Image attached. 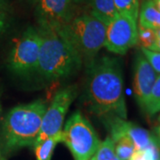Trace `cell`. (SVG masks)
I'll use <instances>...</instances> for the list:
<instances>
[{
	"label": "cell",
	"instance_id": "obj_6",
	"mask_svg": "<svg viewBox=\"0 0 160 160\" xmlns=\"http://www.w3.org/2000/svg\"><path fill=\"white\" fill-rule=\"evenodd\" d=\"M38 29L29 27L16 41L8 58V67L17 75H28L37 70L40 51Z\"/></svg>",
	"mask_w": 160,
	"mask_h": 160
},
{
	"label": "cell",
	"instance_id": "obj_11",
	"mask_svg": "<svg viewBox=\"0 0 160 160\" xmlns=\"http://www.w3.org/2000/svg\"><path fill=\"white\" fill-rule=\"evenodd\" d=\"M158 74L142 53H138L133 68V94L139 106L143 109Z\"/></svg>",
	"mask_w": 160,
	"mask_h": 160
},
{
	"label": "cell",
	"instance_id": "obj_10",
	"mask_svg": "<svg viewBox=\"0 0 160 160\" xmlns=\"http://www.w3.org/2000/svg\"><path fill=\"white\" fill-rule=\"evenodd\" d=\"M107 126L109 127L110 133L109 137L113 142L126 135L132 142L135 150L147 149L154 140L153 134H151L148 130L132 122H127L126 119L120 118L118 117L108 118Z\"/></svg>",
	"mask_w": 160,
	"mask_h": 160
},
{
	"label": "cell",
	"instance_id": "obj_14",
	"mask_svg": "<svg viewBox=\"0 0 160 160\" xmlns=\"http://www.w3.org/2000/svg\"><path fill=\"white\" fill-rule=\"evenodd\" d=\"M62 141V131L49 137L42 142L36 144L35 153L37 160H51L55 146Z\"/></svg>",
	"mask_w": 160,
	"mask_h": 160
},
{
	"label": "cell",
	"instance_id": "obj_7",
	"mask_svg": "<svg viewBox=\"0 0 160 160\" xmlns=\"http://www.w3.org/2000/svg\"><path fill=\"white\" fill-rule=\"evenodd\" d=\"M78 94V87L69 86L58 92L54 95L51 104L46 108L42 119L41 129L37 143L42 142L62 131V127L65 116L69 111L71 103Z\"/></svg>",
	"mask_w": 160,
	"mask_h": 160
},
{
	"label": "cell",
	"instance_id": "obj_15",
	"mask_svg": "<svg viewBox=\"0 0 160 160\" xmlns=\"http://www.w3.org/2000/svg\"><path fill=\"white\" fill-rule=\"evenodd\" d=\"M143 110L149 116H154L160 112V75L156 79Z\"/></svg>",
	"mask_w": 160,
	"mask_h": 160
},
{
	"label": "cell",
	"instance_id": "obj_1",
	"mask_svg": "<svg viewBox=\"0 0 160 160\" xmlns=\"http://www.w3.org/2000/svg\"><path fill=\"white\" fill-rule=\"evenodd\" d=\"M86 94L94 114L126 119L123 73L118 58L103 56L88 64Z\"/></svg>",
	"mask_w": 160,
	"mask_h": 160
},
{
	"label": "cell",
	"instance_id": "obj_30",
	"mask_svg": "<svg viewBox=\"0 0 160 160\" xmlns=\"http://www.w3.org/2000/svg\"><path fill=\"white\" fill-rule=\"evenodd\" d=\"M0 160H5L4 158H0Z\"/></svg>",
	"mask_w": 160,
	"mask_h": 160
},
{
	"label": "cell",
	"instance_id": "obj_24",
	"mask_svg": "<svg viewBox=\"0 0 160 160\" xmlns=\"http://www.w3.org/2000/svg\"><path fill=\"white\" fill-rule=\"evenodd\" d=\"M153 136H154L156 142L158 143V146L160 149V124L158 125L154 128V133H153Z\"/></svg>",
	"mask_w": 160,
	"mask_h": 160
},
{
	"label": "cell",
	"instance_id": "obj_20",
	"mask_svg": "<svg viewBox=\"0 0 160 160\" xmlns=\"http://www.w3.org/2000/svg\"><path fill=\"white\" fill-rule=\"evenodd\" d=\"M156 30L148 28L140 27L138 28L137 44L141 48H146L152 50L156 43Z\"/></svg>",
	"mask_w": 160,
	"mask_h": 160
},
{
	"label": "cell",
	"instance_id": "obj_5",
	"mask_svg": "<svg viewBox=\"0 0 160 160\" xmlns=\"http://www.w3.org/2000/svg\"><path fill=\"white\" fill-rule=\"evenodd\" d=\"M75 160H90L97 150L100 140L92 124L79 111L69 118L62 131V141Z\"/></svg>",
	"mask_w": 160,
	"mask_h": 160
},
{
	"label": "cell",
	"instance_id": "obj_9",
	"mask_svg": "<svg viewBox=\"0 0 160 160\" xmlns=\"http://www.w3.org/2000/svg\"><path fill=\"white\" fill-rule=\"evenodd\" d=\"M74 0H37L36 14L41 29H60L73 19Z\"/></svg>",
	"mask_w": 160,
	"mask_h": 160
},
{
	"label": "cell",
	"instance_id": "obj_31",
	"mask_svg": "<svg viewBox=\"0 0 160 160\" xmlns=\"http://www.w3.org/2000/svg\"><path fill=\"white\" fill-rule=\"evenodd\" d=\"M158 160H160V158H159V159H158Z\"/></svg>",
	"mask_w": 160,
	"mask_h": 160
},
{
	"label": "cell",
	"instance_id": "obj_28",
	"mask_svg": "<svg viewBox=\"0 0 160 160\" xmlns=\"http://www.w3.org/2000/svg\"><path fill=\"white\" fill-rule=\"evenodd\" d=\"M159 113H160V112H159ZM158 122L160 123V114H159V116H158Z\"/></svg>",
	"mask_w": 160,
	"mask_h": 160
},
{
	"label": "cell",
	"instance_id": "obj_16",
	"mask_svg": "<svg viewBox=\"0 0 160 160\" xmlns=\"http://www.w3.org/2000/svg\"><path fill=\"white\" fill-rule=\"evenodd\" d=\"M90 160H119L115 152V143L112 139L108 136L100 142L97 150Z\"/></svg>",
	"mask_w": 160,
	"mask_h": 160
},
{
	"label": "cell",
	"instance_id": "obj_19",
	"mask_svg": "<svg viewBox=\"0 0 160 160\" xmlns=\"http://www.w3.org/2000/svg\"><path fill=\"white\" fill-rule=\"evenodd\" d=\"M159 158L160 149L154 138L147 149L135 150L129 160H158Z\"/></svg>",
	"mask_w": 160,
	"mask_h": 160
},
{
	"label": "cell",
	"instance_id": "obj_25",
	"mask_svg": "<svg viewBox=\"0 0 160 160\" xmlns=\"http://www.w3.org/2000/svg\"><path fill=\"white\" fill-rule=\"evenodd\" d=\"M6 7V0H0V10L5 11Z\"/></svg>",
	"mask_w": 160,
	"mask_h": 160
},
{
	"label": "cell",
	"instance_id": "obj_18",
	"mask_svg": "<svg viewBox=\"0 0 160 160\" xmlns=\"http://www.w3.org/2000/svg\"><path fill=\"white\" fill-rule=\"evenodd\" d=\"M115 143V152L119 160H129L135 151L133 143L126 135L118 139Z\"/></svg>",
	"mask_w": 160,
	"mask_h": 160
},
{
	"label": "cell",
	"instance_id": "obj_29",
	"mask_svg": "<svg viewBox=\"0 0 160 160\" xmlns=\"http://www.w3.org/2000/svg\"><path fill=\"white\" fill-rule=\"evenodd\" d=\"M0 112H1V102H0Z\"/></svg>",
	"mask_w": 160,
	"mask_h": 160
},
{
	"label": "cell",
	"instance_id": "obj_21",
	"mask_svg": "<svg viewBox=\"0 0 160 160\" xmlns=\"http://www.w3.org/2000/svg\"><path fill=\"white\" fill-rule=\"evenodd\" d=\"M141 51L156 73L160 75V52L152 51L146 48H141Z\"/></svg>",
	"mask_w": 160,
	"mask_h": 160
},
{
	"label": "cell",
	"instance_id": "obj_23",
	"mask_svg": "<svg viewBox=\"0 0 160 160\" xmlns=\"http://www.w3.org/2000/svg\"><path fill=\"white\" fill-rule=\"evenodd\" d=\"M156 38H157V39H156V43H155V46L152 51L160 52V29L156 30Z\"/></svg>",
	"mask_w": 160,
	"mask_h": 160
},
{
	"label": "cell",
	"instance_id": "obj_12",
	"mask_svg": "<svg viewBox=\"0 0 160 160\" xmlns=\"http://www.w3.org/2000/svg\"><path fill=\"white\" fill-rule=\"evenodd\" d=\"M139 26L148 29H160V12L156 8L153 0H146L139 11Z\"/></svg>",
	"mask_w": 160,
	"mask_h": 160
},
{
	"label": "cell",
	"instance_id": "obj_2",
	"mask_svg": "<svg viewBox=\"0 0 160 160\" xmlns=\"http://www.w3.org/2000/svg\"><path fill=\"white\" fill-rule=\"evenodd\" d=\"M38 29L41 43L37 71L42 77L61 79L80 69L83 58L59 29Z\"/></svg>",
	"mask_w": 160,
	"mask_h": 160
},
{
	"label": "cell",
	"instance_id": "obj_3",
	"mask_svg": "<svg viewBox=\"0 0 160 160\" xmlns=\"http://www.w3.org/2000/svg\"><path fill=\"white\" fill-rule=\"evenodd\" d=\"M46 108V102L39 99L8 111L2 126V144L6 152L36 145Z\"/></svg>",
	"mask_w": 160,
	"mask_h": 160
},
{
	"label": "cell",
	"instance_id": "obj_13",
	"mask_svg": "<svg viewBox=\"0 0 160 160\" xmlns=\"http://www.w3.org/2000/svg\"><path fill=\"white\" fill-rule=\"evenodd\" d=\"M91 8L92 14L100 19L106 25L118 14L114 0H91Z\"/></svg>",
	"mask_w": 160,
	"mask_h": 160
},
{
	"label": "cell",
	"instance_id": "obj_4",
	"mask_svg": "<svg viewBox=\"0 0 160 160\" xmlns=\"http://www.w3.org/2000/svg\"><path fill=\"white\" fill-rule=\"evenodd\" d=\"M106 27L92 13H85L74 17L59 30L89 64L104 46Z\"/></svg>",
	"mask_w": 160,
	"mask_h": 160
},
{
	"label": "cell",
	"instance_id": "obj_27",
	"mask_svg": "<svg viewBox=\"0 0 160 160\" xmlns=\"http://www.w3.org/2000/svg\"><path fill=\"white\" fill-rule=\"evenodd\" d=\"M81 1H83V0H74V2H76V3H79Z\"/></svg>",
	"mask_w": 160,
	"mask_h": 160
},
{
	"label": "cell",
	"instance_id": "obj_22",
	"mask_svg": "<svg viewBox=\"0 0 160 160\" xmlns=\"http://www.w3.org/2000/svg\"><path fill=\"white\" fill-rule=\"evenodd\" d=\"M8 27V21L5 11L0 10V35H2Z\"/></svg>",
	"mask_w": 160,
	"mask_h": 160
},
{
	"label": "cell",
	"instance_id": "obj_26",
	"mask_svg": "<svg viewBox=\"0 0 160 160\" xmlns=\"http://www.w3.org/2000/svg\"><path fill=\"white\" fill-rule=\"evenodd\" d=\"M153 3H154L156 8L160 12V0H153Z\"/></svg>",
	"mask_w": 160,
	"mask_h": 160
},
{
	"label": "cell",
	"instance_id": "obj_17",
	"mask_svg": "<svg viewBox=\"0 0 160 160\" xmlns=\"http://www.w3.org/2000/svg\"><path fill=\"white\" fill-rule=\"evenodd\" d=\"M118 14H125L137 20L140 11V0H114Z\"/></svg>",
	"mask_w": 160,
	"mask_h": 160
},
{
	"label": "cell",
	"instance_id": "obj_8",
	"mask_svg": "<svg viewBox=\"0 0 160 160\" xmlns=\"http://www.w3.org/2000/svg\"><path fill=\"white\" fill-rule=\"evenodd\" d=\"M137 20L118 13L107 24L104 47L116 54H125L137 44Z\"/></svg>",
	"mask_w": 160,
	"mask_h": 160
}]
</instances>
